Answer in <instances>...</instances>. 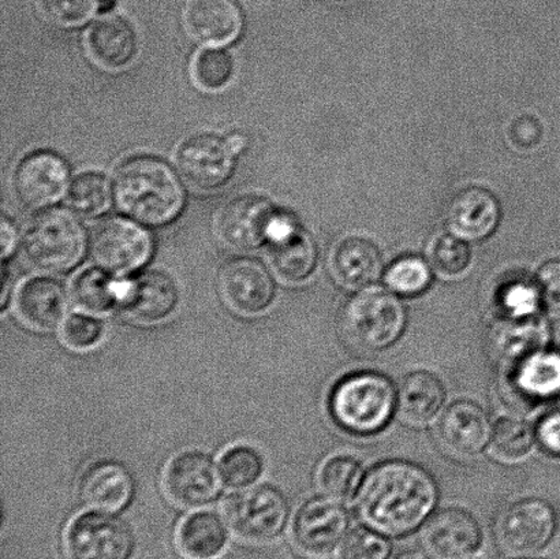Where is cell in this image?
I'll list each match as a JSON object with an SVG mask.
<instances>
[{
    "mask_svg": "<svg viewBox=\"0 0 560 559\" xmlns=\"http://www.w3.org/2000/svg\"><path fill=\"white\" fill-rule=\"evenodd\" d=\"M438 501V485L428 470L395 459L366 474L357 492L355 509L368 527L404 536L428 522Z\"/></svg>",
    "mask_w": 560,
    "mask_h": 559,
    "instance_id": "obj_1",
    "label": "cell"
},
{
    "mask_svg": "<svg viewBox=\"0 0 560 559\" xmlns=\"http://www.w3.org/2000/svg\"><path fill=\"white\" fill-rule=\"evenodd\" d=\"M114 195L120 210L137 222L163 226L183 211L185 190L174 170L161 159H129L115 174Z\"/></svg>",
    "mask_w": 560,
    "mask_h": 559,
    "instance_id": "obj_2",
    "label": "cell"
},
{
    "mask_svg": "<svg viewBox=\"0 0 560 559\" xmlns=\"http://www.w3.org/2000/svg\"><path fill=\"white\" fill-rule=\"evenodd\" d=\"M398 409V392L387 376L357 372L342 377L329 396V412L340 429L359 436L375 435Z\"/></svg>",
    "mask_w": 560,
    "mask_h": 559,
    "instance_id": "obj_3",
    "label": "cell"
},
{
    "mask_svg": "<svg viewBox=\"0 0 560 559\" xmlns=\"http://www.w3.org/2000/svg\"><path fill=\"white\" fill-rule=\"evenodd\" d=\"M408 325L402 301L392 290L365 288L348 300L340 312V330L351 347L383 352L397 343Z\"/></svg>",
    "mask_w": 560,
    "mask_h": 559,
    "instance_id": "obj_4",
    "label": "cell"
},
{
    "mask_svg": "<svg viewBox=\"0 0 560 559\" xmlns=\"http://www.w3.org/2000/svg\"><path fill=\"white\" fill-rule=\"evenodd\" d=\"M86 233L80 219L68 210L44 211L33 219L24 237L25 259L35 270L63 273L84 259Z\"/></svg>",
    "mask_w": 560,
    "mask_h": 559,
    "instance_id": "obj_5",
    "label": "cell"
},
{
    "mask_svg": "<svg viewBox=\"0 0 560 559\" xmlns=\"http://www.w3.org/2000/svg\"><path fill=\"white\" fill-rule=\"evenodd\" d=\"M223 513L238 538L266 544L282 535L290 516L288 498L273 486H252L233 492Z\"/></svg>",
    "mask_w": 560,
    "mask_h": 559,
    "instance_id": "obj_6",
    "label": "cell"
},
{
    "mask_svg": "<svg viewBox=\"0 0 560 559\" xmlns=\"http://www.w3.org/2000/svg\"><path fill=\"white\" fill-rule=\"evenodd\" d=\"M69 559H133L136 538L125 520L112 512H84L65 533Z\"/></svg>",
    "mask_w": 560,
    "mask_h": 559,
    "instance_id": "obj_7",
    "label": "cell"
},
{
    "mask_svg": "<svg viewBox=\"0 0 560 559\" xmlns=\"http://www.w3.org/2000/svg\"><path fill=\"white\" fill-rule=\"evenodd\" d=\"M152 252L151 234L139 223L124 218L104 219L90 237L92 260L113 276L139 271L151 259Z\"/></svg>",
    "mask_w": 560,
    "mask_h": 559,
    "instance_id": "obj_8",
    "label": "cell"
},
{
    "mask_svg": "<svg viewBox=\"0 0 560 559\" xmlns=\"http://www.w3.org/2000/svg\"><path fill=\"white\" fill-rule=\"evenodd\" d=\"M501 396L521 412L560 399V352L545 348L502 369Z\"/></svg>",
    "mask_w": 560,
    "mask_h": 559,
    "instance_id": "obj_9",
    "label": "cell"
},
{
    "mask_svg": "<svg viewBox=\"0 0 560 559\" xmlns=\"http://www.w3.org/2000/svg\"><path fill=\"white\" fill-rule=\"evenodd\" d=\"M215 459L202 451H185L170 459L163 473V490L168 500L188 509L210 505L222 490Z\"/></svg>",
    "mask_w": 560,
    "mask_h": 559,
    "instance_id": "obj_10",
    "label": "cell"
},
{
    "mask_svg": "<svg viewBox=\"0 0 560 559\" xmlns=\"http://www.w3.org/2000/svg\"><path fill=\"white\" fill-rule=\"evenodd\" d=\"M556 528L550 503L529 498L504 509L497 522V538L508 555L528 557L550 544Z\"/></svg>",
    "mask_w": 560,
    "mask_h": 559,
    "instance_id": "obj_11",
    "label": "cell"
},
{
    "mask_svg": "<svg viewBox=\"0 0 560 559\" xmlns=\"http://www.w3.org/2000/svg\"><path fill=\"white\" fill-rule=\"evenodd\" d=\"M217 284L224 303L238 314L259 315L276 300V282L270 271L252 257H234L224 263Z\"/></svg>",
    "mask_w": 560,
    "mask_h": 559,
    "instance_id": "obj_12",
    "label": "cell"
},
{
    "mask_svg": "<svg viewBox=\"0 0 560 559\" xmlns=\"http://www.w3.org/2000/svg\"><path fill=\"white\" fill-rule=\"evenodd\" d=\"M349 513L342 501L316 497L306 501L293 522V540L302 552L324 557L342 544L348 534Z\"/></svg>",
    "mask_w": 560,
    "mask_h": 559,
    "instance_id": "obj_13",
    "label": "cell"
},
{
    "mask_svg": "<svg viewBox=\"0 0 560 559\" xmlns=\"http://www.w3.org/2000/svg\"><path fill=\"white\" fill-rule=\"evenodd\" d=\"M279 216L260 196L238 197L219 212L217 233L221 243L235 251L259 248L270 240Z\"/></svg>",
    "mask_w": 560,
    "mask_h": 559,
    "instance_id": "obj_14",
    "label": "cell"
},
{
    "mask_svg": "<svg viewBox=\"0 0 560 559\" xmlns=\"http://www.w3.org/2000/svg\"><path fill=\"white\" fill-rule=\"evenodd\" d=\"M13 185L22 206L31 210L51 207L70 189L68 163L54 152L31 153L16 167Z\"/></svg>",
    "mask_w": 560,
    "mask_h": 559,
    "instance_id": "obj_15",
    "label": "cell"
},
{
    "mask_svg": "<svg viewBox=\"0 0 560 559\" xmlns=\"http://www.w3.org/2000/svg\"><path fill=\"white\" fill-rule=\"evenodd\" d=\"M178 304V284L167 272H142L120 283L118 308L131 321L145 325L166 321L177 311Z\"/></svg>",
    "mask_w": 560,
    "mask_h": 559,
    "instance_id": "obj_16",
    "label": "cell"
},
{
    "mask_svg": "<svg viewBox=\"0 0 560 559\" xmlns=\"http://www.w3.org/2000/svg\"><path fill=\"white\" fill-rule=\"evenodd\" d=\"M235 153L228 139L212 135L196 136L178 151V168L190 185L217 189L232 178Z\"/></svg>",
    "mask_w": 560,
    "mask_h": 559,
    "instance_id": "obj_17",
    "label": "cell"
},
{
    "mask_svg": "<svg viewBox=\"0 0 560 559\" xmlns=\"http://www.w3.org/2000/svg\"><path fill=\"white\" fill-rule=\"evenodd\" d=\"M427 550L439 559H460L474 555L482 544V531L470 513L458 508L433 514L422 531Z\"/></svg>",
    "mask_w": 560,
    "mask_h": 559,
    "instance_id": "obj_18",
    "label": "cell"
},
{
    "mask_svg": "<svg viewBox=\"0 0 560 559\" xmlns=\"http://www.w3.org/2000/svg\"><path fill=\"white\" fill-rule=\"evenodd\" d=\"M14 311L19 319L33 330H57L68 317V290L54 278L27 279L16 290Z\"/></svg>",
    "mask_w": 560,
    "mask_h": 559,
    "instance_id": "obj_19",
    "label": "cell"
},
{
    "mask_svg": "<svg viewBox=\"0 0 560 559\" xmlns=\"http://www.w3.org/2000/svg\"><path fill=\"white\" fill-rule=\"evenodd\" d=\"M492 426L486 410L470 401L450 405L439 421L438 434L444 449L459 457H474L491 442Z\"/></svg>",
    "mask_w": 560,
    "mask_h": 559,
    "instance_id": "obj_20",
    "label": "cell"
},
{
    "mask_svg": "<svg viewBox=\"0 0 560 559\" xmlns=\"http://www.w3.org/2000/svg\"><path fill=\"white\" fill-rule=\"evenodd\" d=\"M184 24L196 42L224 46L240 36L244 15L235 0H188Z\"/></svg>",
    "mask_w": 560,
    "mask_h": 559,
    "instance_id": "obj_21",
    "label": "cell"
},
{
    "mask_svg": "<svg viewBox=\"0 0 560 559\" xmlns=\"http://www.w3.org/2000/svg\"><path fill=\"white\" fill-rule=\"evenodd\" d=\"M268 243V256L273 270L284 281H304L315 270L316 245L311 235L290 219L279 217Z\"/></svg>",
    "mask_w": 560,
    "mask_h": 559,
    "instance_id": "obj_22",
    "label": "cell"
},
{
    "mask_svg": "<svg viewBox=\"0 0 560 559\" xmlns=\"http://www.w3.org/2000/svg\"><path fill=\"white\" fill-rule=\"evenodd\" d=\"M550 337V325L541 314L525 319L499 317L491 328L490 349L502 369H506L537 350L548 348Z\"/></svg>",
    "mask_w": 560,
    "mask_h": 559,
    "instance_id": "obj_23",
    "label": "cell"
},
{
    "mask_svg": "<svg viewBox=\"0 0 560 559\" xmlns=\"http://www.w3.org/2000/svg\"><path fill=\"white\" fill-rule=\"evenodd\" d=\"M133 494V476L125 465L117 462L106 459L92 464L80 480L81 500L96 511H122Z\"/></svg>",
    "mask_w": 560,
    "mask_h": 559,
    "instance_id": "obj_24",
    "label": "cell"
},
{
    "mask_svg": "<svg viewBox=\"0 0 560 559\" xmlns=\"http://www.w3.org/2000/svg\"><path fill=\"white\" fill-rule=\"evenodd\" d=\"M501 210L495 196L481 188L459 191L450 202L447 226L463 241H481L495 232Z\"/></svg>",
    "mask_w": 560,
    "mask_h": 559,
    "instance_id": "obj_25",
    "label": "cell"
},
{
    "mask_svg": "<svg viewBox=\"0 0 560 559\" xmlns=\"http://www.w3.org/2000/svg\"><path fill=\"white\" fill-rule=\"evenodd\" d=\"M446 401V391L436 375L411 372L398 388V412L410 426H425L436 418Z\"/></svg>",
    "mask_w": 560,
    "mask_h": 559,
    "instance_id": "obj_26",
    "label": "cell"
},
{
    "mask_svg": "<svg viewBox=\"0 0 560 559\" xmlns=\"http://www.w3.org/2000/svg\"><path fill=\"white\" fill-rule=\"evenodd\" d=\"M86 47L91 58L103 68H124L137 49L133 27L119 16H104L91 26Z\"/></svg>",
    "mask_w": 560,
    "mask_h": 559,
    "instance_id": "obj_27",
    "label": "cell"
},
{
    "mask_svg": "<svg viewBox=\"0 0 560 559\" xmlns=\"http://www.w3.org/2000/svg\"><path fill=\"white\" fill-rule=\"evenodd\" d=\"M228 544V525L217 512H196L179 524L177 546L188 559H215Z\"/></svg>",
    "mask_w": 560,
    "mask_h": 559,
    "instance_id": "obj_28",
    "label": "cell"
},
{
    "mask_svg": "<svg viewBox=\"0 0 560 559\" xmlns=\"http://www.w3.org/2000/svg\"><path fill=\"white\" fill-rule=\"evenodd\" d=\"M332 271L338 282L345 288H370L382 276L381 252L370 241L346 240L335 251Z\"/></svg>",
    "mask_w": 560,
    "mask_h": 559,
    "instance_id": "obj_29",
    "label": "cell"
},
{
    "mask_svg": "<svg viewBox=\"0 0 560 559\" xmlns=\"http://www.w3.org/2000/svg\"><path fill=\"white\" fill-rule=\"evenodd\" d=\"M113 273L101 267L82 271L71 284V299L80 310L88 314H107L117 308L120 298V283Z\"/></svg>",
    "mask_w": 560,
    "mask_h": 559,
    "instance_id": "obj_30",
    "label": "cell"
},
{
    "mask_svg": "<svg viewBox=\"0 0 560 559\" xmlns=\"http://www.w3.org/2000/svg\"><path fill=\"white\" fill-rule=\"evenodd\" d=\"M362 479V465L348 454L328 458L317 476L318 487L324 494L342 502L357 496Z\"/></svg>",
    "mask_w": 560,
    "mask_h": 559,
    "instance_id": "obj_31",
    "label": "cell"
},
{
    "mask_svg": "<svg viewBox=\"0 0 560 559\" xmlns=\"http://www.w3.org/2000/svg\"><path fill=\"white\" fill-rule=\"evenodd\" d=\"M219 470H221L223 484L229 489H248L255 486L265 473V459L257 449L237 445L222 454Z\"/></svg>",
    "mask_w": 560,
    "mask_h": 559,
    "instance_id": "obj_32",
    "label": "cell"
},
{
    "mask_svg": "<svg viewBox=\"0 0 560 559\" xmlns=\"http://www.w3.org/2000/svg\"><path fill=\"white\" fill-rule=\"evenodd\" d=\"M536 442V431L517 418H503L492 430V453L502 462H520L528 456Z\"/></svg>",
    "mask_w": 560,
    "mask_h": 559,
    "instance_id": "obj_33",
    "label": "cell"
},
{
    "mask_svg": "<svg viewBox=\"0 0 560 559\" xmlns=\"http://www.w3.org/2000/svg\"><path fill=\"white\" fill-rule=\"evenodd\" d=\"M113 191L108 179L102 174H81L69 189V205L75 212L95 218L112 207Z\"/></svg>",
    "mask_w": 560,
    "mask_h": 559,
    "instance_id": "obj_34",
    "label": "cell"
},
{
    "mask_svg": "<svg viewBox=\"0 0 560 559\" xmlns=\"http://www.w3.org/2000/svg\"><path fill=\"white\" fill-rule=\"evenodd\" d=\"M542 305L539 288L528 279H513L504 283L497 294L499 317L503 319H525L540 315Z\"/></svg>",
    "mask_w": 560,
    "mask_h": 559,
    "instance_id": "obj_35",
    "label": "cell"
},
{
    "mask_svg": "<svg viewBox=\"0 0 560 559\" xmlns=\"http://www.w3.org/2000/svg\"><path fill=\"white\" fill-rule=\"evenodd\" d=\"M388 290L402 298H416L425 293L431 287L432 272L430 266L421 257L406 256L389 266L384 276Z\"/></svg>",
    "mask_w": 560,
    "mask_h": 559,
    "instance_id": "obj_36",
    "label": "cell"
},
{
    "mask_svg": "<svg viewBox=\"0 0 560 559\" xmlns=\"http://www.w3.org/2000/svg\"><path fill=\"white\" fill-rule=\"evenodd\" d=\"M234 65L230 54L221 48H205L191 62V75L201 90H223L233 79Z\"/></svg>",
    "mask_w": 560,
    "mask_h": 559,
    "instance_id": "obj_37",
    "label": "cell"
},
{
    "mask_svg": "<svg viewBox=\"0 0 560 559\" xmlns=\"http://www.w3.org/2000/svg\"><path fill=\"white\" fill-rule=\"evenodd\" d=\"M392 552L384 534L373 528L351 531L340 545L338 559H388Z\"/></svg>",
    "mask_w": 560,
    "mask_h": 559,
    "instance_id": "obj_38",
    "label": "cell"
},
{
    "mask_svg": "<svg viewBox=\"0 0 560 559\" xmlns=\"http://www.w3.org/2000/svg\"><path fill=\"white\" fill-rule=\"evenodd\" d=\"M38 5L49 22L62 27L84 25L98 11V0H38Z\"/></svg>",
    "mask_w": 560,
    "mask_h": 559,
    "instance_id": "obj_39",
    "label": "cell"
},
{
    "mask_svg": "<svg viewBox=\"0 0 560 559\" xmlns=\"http://www.w3.org/2000/svg\"><path fill=\"white\" fill-rule=\"evenodd\" d=\"M104 326L97 317L90 314H71L60 327V337L69 348L88 350L102 341Z\"/></svg>",
    "mask_w": 560,
    "mask_h": 559,
    "instance_id": "obj_40",
    "label": "cell"
},
{
    "mask_svg": "<svg viewBox=\"0 0 560 559\" xmlns=\"http://www.w3.org/2000/svg\"><path fill=\"white\" fill-rule=\"evenodd\" d=\"M432 265L446 277H457L470 265V251L463 240L439 238L431 254Z\"/></svg>",
    "mask_w": 560,
    "mask_h": 559,
    "instance_id": "obj_41",
    "label": "cell"
},
{
    "mask_svg": "<svg viewBox=\"0 0 560 559\" xmlns=\"http://www.w3.org/2000/svg\"><path fill=\"white\" fill-rule=\"evenodd\" d=\"M537 288L540 290L542 304L551 311H560V260L546 263L537 272Z\"/></svg>",
    "mask_w": 560,
    "mask_h": 559,
    "instance_id": "obj_42",
    "label": "cell"
},
{
    "mask_svg": "<svg viewBox=\"0 0 560 559\" xmlns=\"http://www.w3.org/2000/svg\"><path fill=\"white\" fill-rule=\"evenodd\" d=\"M536 440L547 454L560 457V410L540 419L537 423Z\"/></svg>",
    "mask_w": 560,
    "mask_h": 559,
    "instance_id": "obj_43",
    "label": "cell"
},
{
    "mask_svg": "<svg viewBox=\"0 0 560 559\" xmlns=\"http://www.w3.org/2000/svg\"><path fill=\"white\" fill-rule=\"evenodd\" d=\"M0 230H2L0 232V237H2V257L5 260L9 256L13 255L19 237H16L14 224L8 218L2 219V228Z\"/></svg>",
    "mask_w": 560,
    "mask_h": 559,
    "instance_id": "obj_44",
    "label": "cell"
},
{
    "mask_svg": "<svg viewBox=\"0 0 560 559\" xmlns=\"http://www.w3.org/2000/svg\"><path fill=\"white\" fill-rule=\"evenodd\" d=\"M228 141L230 147H232V150L234 151L235 155H240V153L245 150L246 140L244 136L235 133L229 136Z\"/></svg>",
    "mask_w": 560,
    "mask_h": 559,
    "instance_id": "obj_45",
    "label": "cell"
},
{
    "mask_svg": "<svg viewBox=\"0 0 560 559\" xmlns=\"http://www.w3.org/2000/svg\"><path fill=\"white\" fill-rule=\"evenodd\" d=\"M11 290V276L5 266L3 267V292H2V310L8 308L9 292Z\"/></svg>",
    "mask_w": 560,
    "mask_h": 559,
    "instance_id": "obj_46",
    "label": "cell"
},
{
    "mask_svg": "<svg viewBox=\"0 0 560 559\" xmlns=\"http://www.w3.org/2000/svg\"><path fill=\"white\" fill-rule=\"evenodd\" d=\"M393 559H430V557L419 550H404L398 552Z\"/></svg>",
    "mask_w": 560,
    "mask_h": 559,
    "instance_id": "obj_47",
    "label": "cell"
},
{
    "mask_svg": "<svg viewBox=\"0 0 560 559\" xmlns=\"http://www.w3.org/2000/svg\"><path fill=\"white\" fill-rule=\"evenodd\" d=\"M115 5H117V0H98V11H101V13L112 11Z\"/></svg>",
    "mask_w": 560,
    "mask_h": 559,
    "instance_id": "obj_48",
    "label": "cell"
},
{
    "mask_svg": "<svg viewBox=\"0 0 560 559\" xmlns=\"http://www.w3.org/2000/svg\"><path fill=\"white\" fill-rule=\"evenodd\" d=\"M465 559H470V558H465ZM471 559H475V558H471Z\"/></svg>",
    "mask_w": 560,
    "mask_h": 559,
    "instance_id": "obj_49",
    "label": "cell"
}]
</instances>
